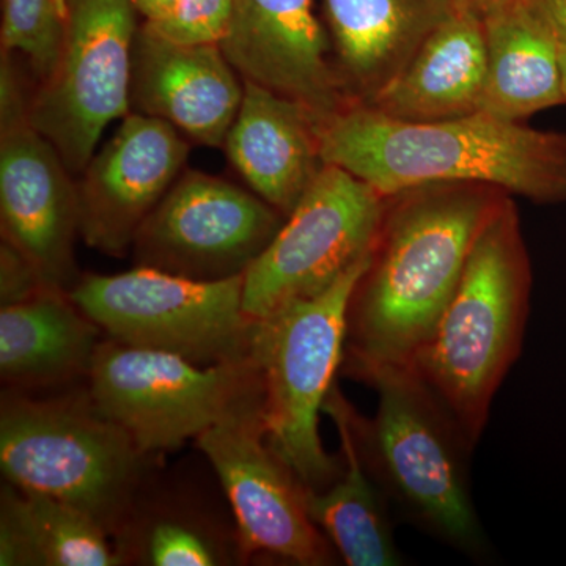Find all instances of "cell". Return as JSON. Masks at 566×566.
<instances>
[{"mask_svg": "<svg viewBox=\"0 0 566 566\" xmlns=\"http://www.w3.org/2000/svg\"><path fill=\"white\" fill-rule=\"evenodd\" d=\"M349 408L352 403L335 382L323 412L337 428L344 469L333 485L322 491L307 490L308 513L345 565H403L390 520L392 506L365 468L354 438Z\"/></svg>", "mask_w": 566, "mask_h": 566, "instance_id": "21", "label": "cell"}, {"mask_svg": "<svg viewBox=\"0 0 566 566\" xmlns=\"http://www.w3.org/2000/svg\"><path fill=\"white\" fill-rule=\"evenodd\" d=\"M387 197L356 175L324 164L292 214L244 274L251 319L318 296L374 252Z\"/></svg>", "mask_w": 566, "mask_h": 566, "instance_id": "10", "label": "cell"}, {"mask_svg": "<svg viewBox=\"0 0 566 566\" xmlns=\"http://www.w3.org/2000/svg\"><path fill=\"white\" fill-rule=\"evenodd\" d=\"M244 81L218 44H178L142 25L134 41L132 112L169 123L186 139L221 148Z\"/></svg>", "mask_w": 566, "mask_h": 566, "instance_id": "16", "label": "cell"}, {"mask_svg": "<svg viewBox=\"0 0 566 566\" xmlns=\"http://www.w3.org/2000/svg\"><path fill=\"white\" fill-rule=\"evenodd\" d=\"M233 0H177L163 20L145 28L178 44H221L230 28Z\"/></svg>", "mask_w": 566, "mask_h": 566, "instance_id": "26", "label": "cell"}, {"mask_svg": "<svg viewBox=\"0 0 566 566\" xmlns=\"http://www.w3.org/2000/svg\"><path fill=\"white\" fill-rule=\"evenodd\" d=\"M455 6V0H324L338 73L353 102L375 98Z\"/></svg>", "mask_w": 566, "mask_h": 566, "instance_id": "19", "label": "cell"}, {"mask_svg": "<svg viewBox=\"0 0 566 566\" xmlns=\"http://www.w3.org/2000/svg\"><path fill=\"white\" fill-rule=\"evenodd\" d=\"M243 285L244 275L200 282L134 266L81 275L69 294L112 340L211 367L252 359L253 319L244 312Z\"/></svg>", "mask_w": 566, "mask_h": 566, "instance_id": "8", "label": "cell"}, {"mask_svg": "<svg viewBox=\"0 0 566 566\" xmlns=\"http://www.w3.org/2000/svg\"><path fill=\"white\" fill-rule=\"evenodd\" d=\"M102 329L69 292L44 289L0 311V376L9 389L54 390L87 379Z\"/></svg>", "mask_w": 566, "mask_h": 566, "instance_id": "20", "label": "cell"}, {"mask_svg": "<svg viewBox=\"0 0 566 566\" xmlns=\"http://www.w3.org/2000/svg\"><path fill=\"white\" fill-rule=\"evenodd\" d=\"M177 0H134L137 11L145 18V22L163 20L170 13Z\"/></svg>", "mask_w": 566, "mask_h": 566, "instance_id": "29", "label": "cell"}, {"mask_svg": "<svg viewBox=\"0 0 566 566\" xmlns=\"http://www.w3.org/2000/svg\"><path fill=\"white\" fill-rule=\"evenodd\" d=\"M371 253L318 296L253 319L251 357L262 376L268 439L311 491L333 485L344 469L340 455L324 449L319 415L344 364L346 312Z\"/></svg>", "mask_w": 566, "mask_h": 566, "instance_id": "6", "label": "cell"}, {"mask_svg": "<svg viewBox=\"0 0 566 566\" xmlns=\"http://www.w3.org/2000/svg\"><path fill=\"white\" fill-rule=\"evenodd\" d=\"M31 117L0 123L2 238L33 264L43 282L70 292L82 274L74 260L80 234L77 182Z\"/></svg>", "mask_w": 566, "mask_h": 566, "instance_id": "14", "label": "cell"}, {"mask_svg": "<svg viewBox=\"0 0 566 566\" xmlns=\"http://www.w3.org/2000/svg\"><path fill=\"white\" fill-rule=\"evenodd\" d=\"M485 80L482 14L457 3L405 69L364 104L395 120H449L480 111Z\"/></svg>", "mask_w": 566, "mask_h": 566, "instance_id": "18", "label": "cell"}, {"mask_svg": "<svg viewBox=\"0 0 566 566\" xmlns=\"http://www.w3.org/2000/svg\"><path fill=\"white\" fill-rule=\"evenodd\" d=\"M560 44H566V0H523Z\"/></svg>", "mask_w": 566, "mask_h": 566, "instance_id": "28", "label": "cell"}, {"mask_svg": "<svg viewBox=\"0 0 566 566\" xmlns=\"http://www.w3.org/2000/svg\"><path fill=\"white\" fill-rule=\"evenodd\" d=\"M531 289L520 216L505 196L476 237L433 333L409 364L474 447L523 349Z\"/></svg>", "mask_w": 566, "mask_h": 566, "instance_id": "4", "label": "cell"}, {"mask_svg": "<svg viewBox=\"0 0 566 566\" xmlns=\"http://www.w3.org/2000/svg\"><path fill=\"white\" fill-rule=\"evenodd\" d=\"M85 385L98 411L150 458L196 441L263 395L252 359L203 367L177 354L109 337L96 349Z\"/></svg>", "mask_w": 566, "mask_h": 566, "instance_id": "7", "label": "cell"}, {"mask_svg": "<svg viewBox=\"0 0 566 566\" xmlns=\"http://www.w3.org/2000/svg\"><path fill=\"white\" fill-rule=\"evenodd\" d=\"M219 48L241 80L300 103L319 122L356 103L331 61L315 0H233Z\"/></svg>", "mask_w": 566, "mask_h": 566, "instance_id": "15", "label": "cell"}, {"mask_svg": "<svg viewBox=\"0 0 566 566\" xmlns=\"http://www.w3.org/2000/svg\"><path fill=\"white\" fill-rule=\"evenodd\" d=\"M283 222L285 216L251 189L185 169L142 223L129 253L134 266L229 281L248 273Z\"/></svg>", "mask_w": 566, "mask_h": 566, "instance_id": "12", "label": "cell"}, {"mask_svg": "<svg viewBox=\"0 0 566 566\" xmlns=\"http://www.w3.org/2000/svg\"><path fill=\"white\" fill-rule=\"evenodd\" d=\"M455 2L475 10L476 13H480L483 17L488 11L502 6V3L509 2V0H455Z\"/></svg>", "mask_w": 566, "mask_h": 566, "instance_id": "30", "label": "cell"}, {"mask_svg": "<svg viewBox=\"0 0 566 566\" xmlns=\"http://www.w3.org/2000/svg\"><path fill=\"white\" fill-rule=\"evenodd\" d=\"M560 69H562V87L566 102V44H560Z\"/></svg>", "mask_w": 566, "mask_h": 566, "instance_id": "31", "label": "cell"}, {"mask_svg": "<svg viewBox=\"0 0 566 566\" xmlns=\"http://www.w3.org/2000/svg\"><path fill=\"white\" fill-rule=\"evenodd\" d=\"M189 150L169 123L126 115L76 181L84 243L109 256L132 251L142 223L185 170Z\"/></svg>", "mask_w": 566, "mask_h": 566, "instance_id": "13", "label": "cell"}, {"mask_svg": "<svg viewBox=\"0 0 566 566\" xmlns=\"http://www.w3.org/2000/svg\"><path fill=\"white\" fill-rule=\"evenodd\" d=\"M52 289L43 282L39 271L9 241L0 248V303L10 305L35 296L41 290Z\"/></svg>", "mask_w": 566, "mask_h": 566, "instance_id": "27", "label": "cell"}, {"mask_svg": "<svg viewBox=\"0 0 566 566\" xmlns=\"http://www.w3.org/2000/svg\"><path fill=\"white\" fill-rule=\"evenodd\" d=\"M318 123L300 103L244 82L222 148L249 189L285 218L323 169Z\"/></svg>", "mask_w": 566, "mask_h": 566, "instance_id": "17", "label": "cell"}, {"mask_svg": "<svg viewBox=\"0 0 566 566\" xmlns=\"http://www.w3.org/2000/svg\"><path fill=\"white\" fill-rule=\"evenodd\" d=\"M57 63L31 96V123L73 175L84 172L104 132L132 114L134 0H65Z\"/></svg>", "mask_w": 566, "mask_h": 566, "instance_id": "9", "label": "cell"}, {"mask_svg": "<svg viewBox=\"0 0 566 566\" xmlns=\"http://www.w3.org/2000/svg\"><path fill=\"white\" fill-rule=\"evenodd\" d=\"M486 80L480 111L506 122L566 104L560 43L523 0L483 14Z\"/></svg>", "mask_w": 566, "mask_h": 566, "instance_id": "22", "label": "cell"}, {"mask_svg": "<svg viewBox=\"0 0 566 566\" xmlns=\"http://www.w3.org/2000/svg\"><path fill=\"white\" fill-rule=\"evenodd\" d=\"M324 164L385 197L436 185L480 182L536 203L566 200V134L539 132L483 112L403 122L364 103L318 123Z\"/></svg>", "mask_w": 566, "mask_h": 566, "instance_id": "2", "label": "cell"}, {"mask_svg": "<svg viewBox=\"0 0 566 566\" xmlns=\"http://www.w3.org/2000/svg\"><path fill=\"white\" fill-rule=\"evenodd\" d=\"M505 196L480 182H436L387 197L371 262L346 312L345 375L412 363Z\"/></svg>", "mask_w": 566, "mask_h": 566, "instance_id": "1", "label": "cell"}, {"mask_svg": "<svg viewBox=\"0 0 566 566\" xmlns=\"http://www.w3.org/2000/svg\"><path fill=\"white\" fill-rule=\"evenodd\" d=\"M65 14V0H3L2 51L22 55L46 80L61 54Z\"/></svg>", "mask_w": 566, "mask_h": 566, "instance_id": "25", "label": "cell"}, {"mask_svg": "<svg viewBox=\"0 0 566 566\" xmlns=\"http://www.w3.org/2000/svg\"><path fill=\"white\" fill-rule=\"evenodd\" d=\"M356 381L378 395L368 419L352 405L349 417L367 471L390 506L424 535L472 560L491 545L471 488V444L460 424L411 365H381Z\"/></svg>", "mask_w": 566, "mask_h": 566, "instance_id": "3", "label": "cell"}, {"mask_svg": "<svg viewBox=\"0 0 566 566\" xmlns=\"http://www.w3.org/2000/svg\"><path fill=\"white\" fill-rule=\"evenodd\" d=\"M0 565H125L109 532L76 506L6 483L0 497Z\"/></svg>", "mask_w": 566, "mask_h": 566, "instance_id": "24", "label": "cell"}, {"mask_svg": "<svg viewBox=\"0 0 566 566\" xmlns=\"http://www.w3.org/2000/svg\"><path fill=\"white\" fill-rule=\"evenodd\" d=\"M193 442L218 476L245 562L264 557L300 566L338 564L340 557L308 513L307 488L268 439L263 395Z\"/></svg>", "mask_w": 566, "mask_h": 566, "instance_id": "11", "label": "cell"}, {"mask_svg": "<svg viewBox=\"0 0 566 566\" xmlns=\"http://www.w3.org/2000/svg\"><path fill=\"white\" fill-rule=\"evenodd\" d=\"M125 565L227 566L244 560L237 523L180 494L144 483L115 535Z\"/></svg>", "mask_w": 566, "mask_h": 566, "instance_id": "23", "label": "cell"}, {"mask_svg": "<svg viewBox=\"0 0 566 566\" xmlns=\"http://www.w3.org/2000/svg\"><path fill=\"white\" fill-rule=\"evenodd\" d=\"M150 460L98 411L87 385L46 397L3 392L0 468L7 483L76 506L112 538L150 475Z\"/></svg>", "mask_w": 566, "mask_h": 566, "instance_id": "5", "label": "cell"}]
</instances>
